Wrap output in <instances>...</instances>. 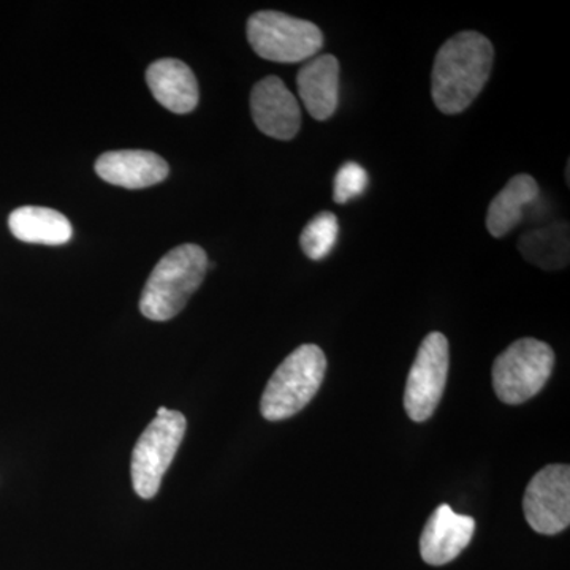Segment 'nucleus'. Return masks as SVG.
Instances as JSON below:
<instances>
[{"mask_svg":"<svg viewBox=\"0 0 570 570\" xmlns=\"http://www.w3.org/2000/svg\"><path fill=\"white\" fill-rule=\"evenodd\" d=\"M494 48L475 31L459 32L442 45L431 73V94L438 110L459 115L471 107L489 81Z\"/></svg>","mask_w":570,"mask_h":570,"instance_id":"obj_1","label":"nucleus"},{"mask_svg":"<svg viewBox=\"0 0 570 570\" xmlns=\"http://www.w3.org/2000/svg\"><path fill=\"white\" fill-rule=\"evenodd\" d=\"M208 266V255L197 245L178 246L164 255L142 288V316L156 322L178 316L204 283Z\"/></svg>","mask_w":570,"mask_h":570,"instance_id":"obj_2","label":"nucleus"},{"mask_svg":"<svg viewBox=\"0 0 570 570\" xmlns=\"http://www.w3.org/2000/svg\"><path fill=\"white\" fill-rule=\"evenodd\" d=\"M325 371L326 356L321 347H296L269 377L262 395V415L269 422L294 417L317 395Z\"/></svg>","mask_w":570,"mask_h":570,"instance_id":"obj_3","label":"nucleus"},{"mask_svg":"<svg viewBox=\"0 0 570 570\" xmlns=\"http://www.w3.org/2000/svg\"><path fill=\"white\" fill-rule=\"evenodd\" d=\"M247 40L262 59L295 63L313 59L324 47V33L314 22L281 11H258L247 20Z\"/></svg>","mask_w":570,"mask_h":570,"instance_id":"obj_4","label":"nucleus"},{"mask_svg":"<svg viewBox=\"0 0 570 570\" xmlns=\"http://www.w3.org/2000/svg\"><path fill=\"white\" fill-rule=\"evenodd\" d=\"M554 352L534 337H521L494 360L493 389L502 403H527L546 387L553 373Z\"/></svg>","mask_w":570,"mask_h":570,"instance_id":"obj_5","label":"nucleus"},{"mask_svg":"<svg viewBox=\"0 0 570 570\" xmlns=\"http://www.w3.org/2000/svg\"><path fill=\"white\" fill-rule=\"evenodd\" d=\"M187 420L181 412L159 407L156 419L142 431L132 453V485L142 499L159 493L165 472L170 468L186 434Z\"/></svg>","mask_w":570,"mask_h":570,"instance_id":"obj_6","label":"nucleus"},{"mask_svg":"<svg viewBox=\"0 0 570 570\" xmlns=\"http://www.w3.org/2000/svg\"><path fill=\"white\" fill-rule=\"evenodd\" d=\"M449 366L448 337L439 332L430 333L420 344L407 377L404 409L409 419L420 423L434 414L444 395Z\"/></svg>","mask_w":570,"mask_h":570,"instance_id":"obj_7","label":"nucleus"},{"mask_svg":"<svg viewBox=\"0 0 570 570\" xmlns=\"http://www.w3.org/2000/svg\"><path fill=\"white\" fill-rule=\"evenodd\" d=\"M524 517L539 534H560L570 524V468L549 464L531 479L523 498Z\"/></svg>","mask_w":570,"mask_h":570,"instance_id":"obj_8","label":"nucleus"},{"mask_svg":"<svg viewBox=\"0 0 570 570\" xmlns=\"http://www.w3.org/2000/svg\"><path fill=\"white\" fill-rule=\"evenodd\" d=\"M250 112L257 129L276 140H292L302 127L298 100L277 77H266L254 86Z\"/></svg>","mask_w":570,"mask_h":570,"instance_id":"obj_9","label":"nucleus"},{"mask_svg":"<svg viewBox=\"0 0 570 570\" xmlns=\"http://www.w3.org/2000/svg\"><path fill=\"white\" fill-rule=\"evenodd\" d=\"M475 532V520L453 512L448 504L434 510L420 538V554L430 566H444L466 549Z\"/></svg>","mask_w":570,"mask_h":570,"instance_id":"obj_10","label":"nucleus"},{"mask_svg":"<svg viewBox=\"0 0 570 570\" xmlns=\"http://www.w3.org/2000/svg\"><path fill=\"white\" fill-rule=\"evenodd\" d=\"M96 171L104 181L126 189H145L163 183L168 176V164L159 154L126 149L105 153L97 159Z\"/></svg>","mask_w":570,"mask_h":570,"instance_id":"obj_11","label":"nucleus"},{"mask_svg":"<svg viewBox=\"0 0 570 570\" xmlns=\"http://www.w3.org/2000/svg\"><path fill=\"white\" fill-rule=\"evenodd\" d=\"M340 61L333 55L309 59L296 75L298 96L317 121L335 115L340 102Z\"/></svg>","mask_w":570,"mask_h":570,"instance_id":"obj_12","label":"nucleus"},{"mask_svg":"<svg viewBox=\"0 0 570 570\" xmlns=\"http://www.w3.org/2000/svg\"><path fill=\"white\" fill-rule=\"evenodd\" d=\"M154 99L167 110L186 115L197 108L200 92L194 71L178 59H160L146 70Z\"/></svg>","mask_w":570,"mask_h":570,"instance_id":"obj_13","label":"nucleus"},{"mask_svg":"<svg viewBox=\"0 0 570 570\" xmlns=\"http://www.w3.org/2000/svg\"><path fill=\"white\" fill-rule=\"evenodd\" d=\"M11 235L32 245L61 246L69 243L73 228L70 220L56 209L43 206H21L9 217Z\"/></svg>","mask_w":570,"mask_h":570,"instance_id":"obj_14","label":"nucleus"},{"mask_svg":"<svg viewBox=\"0 0 570 570\" xmlns=\"http://www.w3.org/2000/svg\"><path fill=\"white\" fill-rule=\"evenodd\" d=\"M539 184L531 175L513 176L493 198L487 213V230L493 238H504L523 219V212L539 197Z\"/></svg>","mask_w":570,"mask_h":570,"instance_id":"obj_15","label":"nucleus"},{"mask_svg":"<svg viewBox=\"0 0 570 570\" xmlns=\"http://www.w3.org/2000/svg\"><path fill=\"white\" fill-rule=\"evenodd\" d=\"M569 224L557 223L521 236L519 249L530 264L553 272L569 265Z\"/></svg>","mask_w":570,"mask_h":570,"instance_id":"obj_16","label":"nucleus"},{"mask_svg":"<svg viewBox=\"0 0 570 570\" xmlns=\"http://www.w3.org/2000/svg\"><path fill=\"white\" fill-rule=\"evenodd\" d=\"M340 234V223L335 214L330 212L318 213L307 223L299 236V245L303 253L311 261H324L332 253Z\"/></svg>","mask_w":570,"mask_h":570,"instance_id":"obj_17","label":"nucleus"},{"mask_svg":"<svg viewBox=\"0 0 570 570\" xmlns=\"http://www.w3.org/2000/svg\"><path fill=\"white\" fill-rule=\"evenodd\" d=\"M367 183V174L362 165L356 163H346L337 170L335 184H333V200L336 204L344 205L354 200L365 193Z\"/></svg>","mask_w":570,"mask_h":570,"instance_id":"obj_18","label":"nucleus"}]
</instances>
